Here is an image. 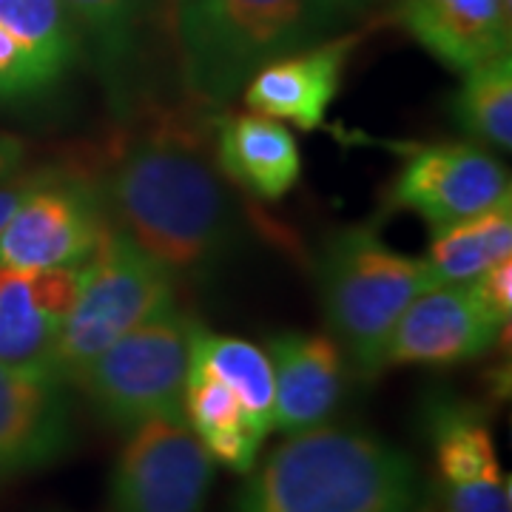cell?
Masks as SVG:
<instances>
[{"instance_id": "cell-16", "label": "cell", "mask_w": 512, "mask_h": 512, "mask_svg": "<svg viewBox=\"0 0 512 512\" xmlns=\"http://www.w3.org/2000/svg\"><path fill=\"white\" fill-rule=\"evenodd\" d=\"M268 359L274 370V430L291 436L328 424L345 382L336 339L282 330L268 339Z\"/></svg>"}, {"instance_id": "cell-4", "label": "cell", "mask_w": 512, "mask_h": 512, "mask_svg": "<svg viewBox=\"0 0 512 512\" xmlns=\"http://www.w3.org/2000/svg\"><path fill=\"white\" fill-rule=\"evenodd\" d=\"M185 89L225 106L276 57L319 43L311 0H191L177 20Z\"/></svg>"}, {"instance_id": "cell-15", "label": "cell", "mask_w": 512, "mask_h": 512, "mask_svg": "<svg viewBox=\"0 0 512 512\" xmlns=\"http://www.w3.org/2000/svg\"><path fill=\"white\" fill-rule=\"evenodd\" d=\"M510 0H399L393 18L424 52L464 74L510 52Z\"/></svg>"}, {"instance_id": "cell-12", "label": "cell", "mask_w": 512, "mask_h": 512, "mask_svg": "<svg viewBox=\"0 0 512 512\" xmlns=\"http://www.w3.org/2000/svg\"><path fill=\"white\" fill-rule=\"evenodd\" d=\"M359 43L362 32L353 29L265 63L242 86L245 106L279 123L285 120L302 131H316L328 117L345 66Z\"/></svg>"}, {"instance_id": "cell-29", "label": "cell", "mask_w": 512, "mask_h": 512, "mask_svg": "<svg viewBox=\"0 0 512 512\" xmlns=\"http://www.w3.org/2000/svg\"><path fill=\"white\" fill-rule=\"evenodd\" d=\"M160 3V18H163V26L168 35H174V29H177V20L185 12V6L191 3V0H157Z\"/></svg>"}, {"instance_id": "cell-20", "label": "cell", "mask_w": 512, "mask_h": 512, "mask_svg": "<svg viewBox=\"0 0 512 512\" xmlns=\"http://www.w3.org/2000/svg\"><path fill=\"white\" fill-rule=\"evenodd\" d=\"M512 254V202L510 197L493 208L441 225L433 231L424 265L433 285L470 282L490 265Z\"/></svg>"}, {"instance_id": "cell-5", "label": "cell", "mask_w": 512, "mask_h": 512, "mask_svg": "<svg viewBox=\"0 0 512 512\" xmlns=\"http://www.w3.org/2000/svg\"><path fill=\"white\" fill-rule=\"evenodd\" d=\"M174 291L177 279L171 271L109 225L97 251L77 268L72 308L57 345V376L72 384L111 342L177 305Z\"/></svg>"}, {"instance_id": "cell-6", "label": "cell", "mask_w": 512, "mask_h": 512, "mask_svg": "<svg viewBox=\"0 0 512 512\" xmlns=\"http://www.w3.org/2000/svg\"><path fill=\"white\" fill-rule=\"evenodd\" d=\"M191 325L177 305L123 333L72 379L100 419L134 430L151 419L183 421Z\"/></svg>"}, {"instance_id": "cell-25", "label": "cell", "mask_w": 512, "mask_h": 512, "mask_svg": "<svg viewBox=\"0 0 512 512\" xmlns=\"http://www.w3.org/2000/svg\"><path fill=\"white\" fill-rule=\"evenodd\" d=\"M467 288L473 293L478 305L493 316L498 325L510 328L512 313V256L490 265L487 271H481L476 279L467 282Z\"/></svg>"}, {"instance_id": "cell-14", "label": "cell", "mask_w": 512, "mask_h": 512, "mask_svg": "<svg viewBox=\"0 0 512 512\" xmlns=\"http://www.w3.org/2000/svg\"><path fill=\"white\" fill-rule=\"evenodd\" d=\"M72 441L69 384L0 365V481L49 467Z\"/></svg>"}, {"instance_id": "cell-23", "label": "cell", "mask_w": 512, "mask_h": 512, "mask_svg": "<svg viewBox=\"0 0 512 512\" xmlns=\"http://www.w3.org/2000/svg\"><path fill=\"white\" fill-rule=\"evenodd\" d=\"M453 120L476 143L512 148V57L498 55L464 72L453 97Z\"/></svg>"}, {"instance_id": "cell-26", "label": "cell", "mask_w": 512, "mask_h": 512, "mask_svg": "<svg viewBox=\"0 0 512 512\" xmlns=\"http://www.w3.org/2000/svg\"><path fill=\"white\" fill-rule=\"evenodd\" d=\"M399 0H311L313 20L319 35H339L353 23H365L367 18L384 12L387 6H396Z\"/></svg>"}, {"instance_id": "cell-7", "label": "cell", "mask_w": 512, "mask_h": 512, "mask_svg": "<svg viewBox=\"0 0 512 512\" xmlns=\"http://www.w3.org/2000/svg\"><path fill=\"white\" fill-rule=\"evenodd\" d=\"M109 211L89 174L57 171L15 211L0 234V268H80L109 231Z\"/></svg>"}, {"instance_id": "cell-1", "label": "cell", "mask_w": 512, "mask_h": 512, "mask_svg": "<svg viewBox=\"0 0 512 512\" xmlns=\"http://www.w3.org/2000/svg\"><path fill=\"white\" fill-rule=\"evenodd\" d=\"M205 120L171 111L123 134L97 183L109 220L174 279L211 276L239 242L237 202L208 154Z\"/></svg>"}, {"instance_id": "cell-13", "label": "cell", "mask_w": 512, "mask_h": 512, "mask_svg": "<svg viewBox=\"0 0 512 512\" xmlns=\"http://www.w3.org/2000/svg\"><path fill=\"white\" fill-rule=\"evenodd\" d=\"M74 285L77 268H0V365L60 379L55 356Z\"/></svg>"}, {"instance_id": "cell-9", "label": "cell", "mask_w": 512, "mask_h": 512, "mask_svg": "<svg viewBox=\"0 0 512 512\" xmlns=\"http://www.w3.org/2000/svg\"><path fill=\"white\" fill-rule=\"evenodd\" d=\"M507 197V168L467 143L416 148L390 185V205L419 214L433 228L481 214Z\"/></svg>"}, {"instance_id": "cell-27", "label": "cell", "mask_w": 512, "mask_h": 512, "mask_svg": "<svg viewBox=\"0 0 512 512\" xmlns=\"http://www.w3.org/2000/svg\"><path fill=\"white\" fill-rule=\"evenodd\" d=\"M55 171L57 165H37V168H23L20 165L18 171L6 174L0 180V234L9 225V220L15 217V211H18L20 205L29 200Z\"/></svg>"}, {"instance_id": "cell-8", "label": "cell", "mask_w": 512, "mask_h": 512, "mask_svg": "<svg viewBox=\"0 0 512 512\" xmlns=\"http://www.w3.org/2000/svg\"><path fill=\"white\" fill-rule=\"evenodd\" d=\"M211 481L214 458L188 421L151 419L117 458L106 512H202Z\"/></svg>"}, {"instance_id": "cell-10", "label": "cell", "mask_w": 512, "mask_h": 512, "mask_svg": "<svg viewBox=\"0 0 512 512\" xmlns=\"http://www.w3.org/2000/svg\"><path fill=\"white\" fill-rule=\"evenodd\" d=\"M80 52L83 40L63 0H0V106L46 97Z\"/></svg>"}, {"instance_id": "cell-3", "label": "cell", "mask_w": 512, "mask_h": 512, "mask_svg": "<svg viewBox=\"0 0 512 512\" xmlns=\"http://www.w3.org/2000/svg\"><path fill=\"white\" fill-rule=\"evenodd\" d=\"M433 288L424 259L393 251L373 225H350L325 242L319 256V299L336 345L373 379L404 308Z\"/></svg>"}, {"instance_id": "cell-28", "label": "cell", "mask_w": 512, "mask_h": 512, "mask_svg": "<svg viewBox=\"0 0 512 512\" xmlns=\"http://www.w3.org/2000/svg\"><path fill=\"white\" fill-rule=\"evenodd\" d=\"M26 157V146L15 134H0V180L12 171H18Z\"/></svg>"}, {"instance_id": "cell-17", "label": "cell", "mask_w": 512, "mask_h": 512, "mask_svg": "<svg viewBox=\"0 0 512 512\" xmlns=\"http://www.w3.org/2000/svg\"><path fill=\"white\" fill-rule=\"evenodd\" d=\"M214 163L225 180L251 191L259 200H282L302 177L299 143L279 120L262 114L211 117Z\"/></svg>"}, {"instance_id": "cell-24", "label": "cell", "mask_w": 512, "mask_h": 512, "mask_svg": "<svg viewBox=\"0 0 512 512\" xmlns=\"http://www.w3.org/2000/svg\"><path fill=\"white\" fill-rule=\"evenodd\" d=\"M444 507L447 512H512L510 478L495 473L467 484H444Z\"/></svg>"}, {"instance_id": "cell-21", "label": "cell", "mask_w": 512, "mask_h": 512, "mask_svg": "<svg viewBox=\"0 0 512 512\" xmlns=\"http://www.w3.org/2000/svg\"><path fill=\"white\" fill-rule=\"evenodd\" d=\"M188 359L200 362L220 382L228 384L265 436L274 430V370L265 350L245 339L211 333L200 322H194L188 339Z\"/></svg>"}, {"instance_id": "cell-19", "label": "cell", "mask_w": 512, "mask_h": 512, "mask_svg": "<svg viewBox=\"0 0 512 512\" xmlns=\"http://www.w3.org/2000/svg\"><path fill=\"white\" fill-rule=\"evenodd\" d=\"M183 413L214 461L228 464L237 473L254 470L265 433L245 413L237 393L194 359H188L185 373Z\"/></svg>"}, {"instance_id": "cell-22", "label": "cell", "mask_w": 512, "mask_h": 512, "mask_svg": "<svg viewBox=\"0 0 512 512\" xmlns=\"http://www.w3.org/2000/svg\"><path fill=\"white\" fill-rule=\"evenodd\" d=\"M427 427L444 484H467L501 473L493 433L476 407L439 399L427 410Z\"/></svg>"}, {"instance_id": "cell-11", "label": "cell", "mask_w": 512, "mask_h": 512, "mask_svg": "<svg viewBox=\"0 0 512 512\" xmlns=\"http://www.w3.org/2000/svg\"><path fill=\"white\" fill-rule=\"evenodd\" d=\"M501 330L473 299L467 282L433 285L421 291L399 316L387 339L384 362L390 365H461L498 345Z\"/></svg>"}, {"instance_id": "cell-18", "label": "cell", "mask_w": 512, "mask_h": 512, "mask_svg": "<svg viewBox=\"0 0 512 512\" xmlns=\"http://www.w3.org/2000/svg\"><path fill=\"white\" fill-rule=\"evenodd\" d=\"M117 120L134 109V57L146 0H63Z\"/></svg>"}, {"instance_id": "cell-2", "label": "cell", "mask_w": 512, "mask_h": 512, "mask_svg": "<svg viewBox=\"0 0 512 512\" xmlns=\"http://www.w3.org/2000/svg\"><path fill=\"white\" fill-rule=\"evenodd\" d=\"M413 458L365 430L319 424L291 433L242 487L237 512H407Z\"/></svg>"}]
</instances>
